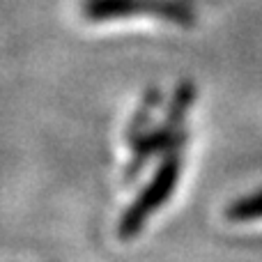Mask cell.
Returning a JSON list of instances; mask_svg holds the SVG:
<instances>
[{
  "label": "cell",
  "instance_id": "2",
  "mask_svg": "<svg viewBox=\"0 0 262 262\" xmlns=\"http://www.w3.org/2000/svg\"><path fill=\"white\" fill-rule=\"evenodd\" d=\"M85 16L92 21H108V18H124L134 14H152L168 21L186 23L191 12L172 0H85Z\"/></svg>",
  "mask_w": 262,
  "mask_h": 262
},
{
  "label": "cell",
  "instance_id": "1",
  "mask_svg": "<svg viewBox=\"0 0 262 262\" xmlns=\"http://www.w3.org/2000/svg\"><path fill=\"white\" fill-rule=\"evenodd\" d=\"M180 168H182L180 157H168L166 161L159 166V170L154 172V177L143 189V193L129 205V209L122 214V219H120L118 232L122 239H129V237L138 235V232L143 230L145 221L170 198L172 191H175L177 180H180Z\"/></svg>",
  "mask_w": 262,
  "mask_h": 262
},
{
  "label": "cell",
  "instance_id": "4",
  "mask_svg": "<svg viewBox=\"0 0 262 262\" xmlns=\"http://www.w3.org/2000/svg\"><path fill=\"white\" fill-rule=\"evenodd\" d=\"M228 216L232 221H246V219H260L262 216V191L255 195H249V198L237 200L230 207Z\"/></svg>",
  "mask_w": 262,
  "mask_h": 262
},
{
  "label": "cell",
  "instance_id": "3",
  "mask_svg": "<svg viewBox=\"0 0 262 262\" xmlns=\"http://www.w3.org/2000/svg\"><path fill=\"white\" fill-rule=\"evenodd\" d=\"M193 101V88L191 85H182L180 92L175 97V111H170L168 120L161 124L157 131L143 136V138L136 140L134 145V163H131L129 170L134 172V168H140L147 161L152 154H157L159 149H175V145L180 143L184 136L180 131V122H182V111Z\"/></svg>",
  "mask_w": 262,
  "mask_h": 262
}]
</instances>
